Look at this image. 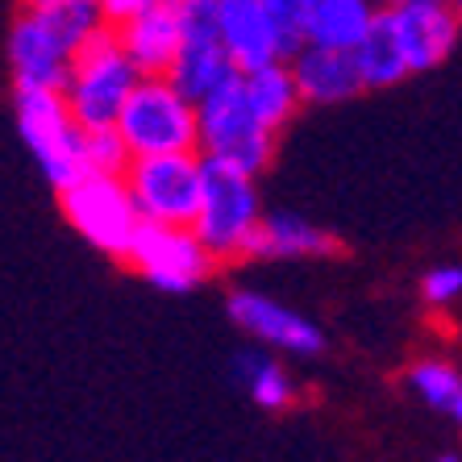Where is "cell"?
<instances>
[{
  "instance_id": "25",
  "label": "cell",
  "mask_w": 462,
  "mask_h": 462,
  "mask_svg": "<svg viewBox=\"0 0 462 462\" xmlns=\"http://www.w3.org/2000/svg\"><path fill=\"white\" fill-rule=\"evenodd\" d=\"M151 5L154 0H97V13L108 30H117V25H125L129 17H138V13L151 9Z\"/></svg>"
},
{
  "instance_id": "4",
  "label": "cell",
  "mask_w": 462,
  "mask_h": 462,
  "mask_svg": "<svg viewBox=\"0 0 462 462\" xmlns=\"http://www.w3.org/2000/svg\"><path fill=\"white\" fill-rule=\"evenodd\" d=\"M121 180L142 221L188 229L205 188V159L196 151L146 154V159H129Z\"/></svg>"
},
{
  "instance_id": "2",
  "label": "cell",
  "mask_w": 462,
  "mask_h": 462,
  "mask_svg": "<svg viewBox=\"0 0 462 462\" xmlns=\"http://www.w3.org/2000/svg\"><path fill=\"white\" fill-rule=\"evenodd\" d=\"M113 129L129 159L196 151V105L167 76H138Z\"/></svg>"
},
{
  "instance_id": "13",
  "label": "cell",
  "mask_w": 462,
  "mask_h": 462,
  "mask_svg": "<svg viewBox=\"0 0 462 462\" xmlns=\"http://www.w3.org/2000/svg\"><path fill=\"white\" fill-rule=\"evenodd\" d=\"M283 63L291 71V84H296L300 105H342V100H355L363 92L350 51H329V46L300 42Z\"/></svg>"
},
{
  "instance_id": "15",
  "label": "cell",
  "mask_w": 462,
  "mask_h": 462,
  "mask_svg": "<svg viewBox=\"0 0 462 462\" xmlns=\"http://www.w3.org/2000/svg\"><path fill=\"white\" fill-rule=\"evenodd\" d=\"M9 63H13V79H17V84L63 88L71 54L54 42V33L42 25L38 13L25 9L9 33Z\"/></svg>"
},
{
  "instance_id": "17",
  "label": "cell",
  "mask_w": 462,
  "mask_h": 462,
  "mask_svg": "<svg viewBox=\"0 0 462 462\" xmlns=\"http://www.w3.org/2000/svg\"><path fill=\"white\" fill-rule=\"evenodd\" d=\"M350 59H355V71H358V84L363 88H392L412 76L387 9H375V17H371L363 38H358V46L350 51Z\"/></svg>"
},
{
  "instance_id": "9",
  "label": "cell",
  "mask_w": 462,
  "mask_h": 462,
  "mask_svg": "<svg viewBox=\"0 0 462 462\" xmlns=\"http://www.w3.org/2000/svg\"><path fill=\"white\" fill-rule=\"evenodd\" d=\"M125 263L138 267L159 291H192L196 283H205L213 258L205 254V246L192 237V229H171V226H151L142 221L134 242L125 250Z\"/></svg>"
},
{
  "instance_id": "23",
  "label": "cell",
  "mask_w": 462,
  "mask_h": 462,
  "mask_svg": "<svg viewBox=\"0 0 462 462\" xmlns=\"http://www.w3.org/2000/svg\"><path fill=\"white\" fill-rule=\"evenodd\" d=\"M79 159H84V171H100V175H121L129 162V151L121 146L117 129H84V142H79Z\"/></svg>"
},
{
  "instance_id": "10",
  "label": "cell",
  "mask_w": 462,
  "mask_h": 462,
  "mask_svg": "<svg viewBox=\"0 0 462 462\" xmlns=\"http://www.w3.org/2000/svg\"><path fill=\"white\" fill-rule=\"evenodd\" d=\"M213 25L229 67L242 76L288 59L283 38L263 9V0H213Z\"/></svg>"
},
{
  "instance_id": "5",
  "label": "cell",
  "mask_w": 462,
  "mask_h": 462,
  "mask_svg": "<svg viewBox=\"0 0 462 462\" xmlns=\"http://www.w3.org/2000/svg\"><path fill=\"white\" fill-rule=\"evenodd\" d=\"M263 205H258L254 180L237 175L229 167L205 162V188H200V205L192 217V237L205 246L208 258H242L246 242L254 234Z\"/></svg>"
},
{
  "instance_id": "16",
  "label": "cell",
  "mask_w": 462,
  "mask_h": 462,
  "mask_svg": "<svg viewBox=\"0 0 462 462\" xmlns=\"http://www.w3.org/2000/svg\"><path fill=\"white\" fill-rule=\"evenodd\" d=\"M334 250V237L296 213H263L246 242V258H321Z\"/></svg>"
},
{
  "instance_id": "22",
  "label": "cell",
  "mask_w": 462,
  "mask_h": 462,
  "mask_svg": "<svg viewBox=\"0 0 462 462\" xmlns=\"http://www.w3.org/2000/svg\"><path fill=\"white\" fill-rule=\"evenodd\" d=\"M409 383L433 412H441V417H450V420L462 417V375L454 371V363L425 358V363L412 366Z\"/></svg>"
},
{
  "instance_id": "8",
  "label": "cell",
  "mask_w": 462,
  "mask_h": 462,
  "mask_svg": "<svg viewBox=\"0 0 462 462\" xmlns=\"http://www.w3.org/2000/svg\"><path fill=\"white\" fill-rule=\"evenodd\" d=\"M175 13H180V46L167 67V79L196 105L226 76H234V67L217 42L213 0H175Z\"/></svg>"
},
{
  "instance_id": "7",
  "label": "cell",
  "mask_w": 462,
  "mask_h": 462,
  "mask_svg": "<svg viewBox=\"0 0 462 462\" xmlns=\"http://www.w3.org/2000/svg\"><path fill=\"white\" fill-rule=\"evenodd\" d=\"M59 196H63L67 221L76 226V234H84L88 246L105 250L113 258H125L129 242H134V234L142 226V217L134 208V200H129L121 175L84 171L79 180L59 188Z\"/></svg>"
},
{
  "instance_id": "28",
  "label": "cell",
  "mask_w": 462,
  "mask_h": 462,
  "mask_svg": "<svg viewBox=\"0 0 462 462\" xmlns=\"http://www.w3.org/2000/svg\"><path fill=\"white\" fill-rule=\"evenodd\" d=\"M438 462H458V454H441V458Z\"/></svg>"
},
{
  "instance_id": "27",
  "label": "cell",
  "mask_w": 462,
  "mask_h": 462,
  "mask_svg": "<svg viewBox=\"0 0 462 462\" xmlns=\"http://www.w3.org/2000/svg\"><path fill=\"white\" fill-rule=\"evenodd\" d=\"M25 5H30V9H42V5H51V0H25Z\"/></svg>"
},
{
  "instance_id": "3",
  "label": "cell",
  "mask_w": 462,
  "mask_h": 462,
  "mask_svg": "<svg viewBox=\"0 0 462 462\" xmlns=\"http://www.w3.org/2000/svg\"><path fill=\"white\" fill-rule=\"evenodd\" d=\"M134 84H138V71H134V63L121 54L113 30L105 25V30H97L71 54L67 79L59 92H63V100L79 129H108L117 121V113Z\"/></svg>"
},
{
  "instance_id": "18",
  "label": "cell",
  "mask_w": 462,
  "mask_h": 462,
  "mask_svg": "<svg viewBox=\"0 0 462 462\" xmlns=\"http://www.w3.org/2000/svg\"><path fill=\"white\" fill-rule=\"evenodd\" d=\"M371 17H375L371 0H309L300 38L312 46H329V51H355Z\"/></svg>"
},
{
  "instance_id": "26",
  "label": "cell",
  "mask_w": 462,
  "mask_h": 462,
  "mask_svg": "<svg viewBox=\"0 0 462 462\" xmlns=\"http://www.w3.org/2000/svg\"><path fill=\"white\" fill-rule=\"evenodd\" d=\"M375 9H400V5H454V0H371Z\"/></svg>"
},
{
  "instance_id": "19",
  "label": "cell",
  "mask_w": 462,
  "mask_h": 462,
  "mask_svg": "<svg viewBox=\"0 0 462 462\" xmlns=\"http://www.w3.org/2000/svg\"><path fill=\"white\" fill-rule=\"evenodd\" d=\"M242 88H246L250 113H254L258 125L271 129V134H280V129L296 117V108H300V97H296L288 63H271V67H258V71H246Z\"/></svg>"
},
{
  "instance_id": "12",
  "label": "cell",
  "mask_w": 462,
  "mask_h": 462,
  "mask_svg": "<svg viewBox=\"0 0 462 462\" xmlns=\"http://www.w3.org/2000/svg\"><path fill=\"white\" fill-rule=\"evenodd\" d=\"M392 13L400 51L409 59V71H433L450 59L458 42V5H400Z\"/></svg>"
},
{
  "instance_id": "14",
  "label": "cell",
  "mask_w": 462,
  "mask_h": 462,
  "mask_svg": "<svg viewBox=\"0 0 462 462\" xmlns=\"http://www.w3.org/2000/svg\"><path fill=\"white\" fill-rule=\"evenodd\" d=\"M121 54H125L138 76H167V67L180 46V13L175 0H154L151 9H142L138 17H129L125 25L113 30Z\"/></svg>"
},
{
  "instance_id": "11",
  "label": "cell",
  "mask_w": 462,
  "mask_h": 462,
  "mask_svg": "<svg viewBox=\"0 0 462 462\" xmlns=\"http://www.w3.org/2000/svg\"><path fill=\"white\" fill-rule=\"evenodd\" d=\"M229 317H234L237 329H246L263 346H275V350H288V355H317L325 346L321 329L309 317L291 312L288 304L271 300L263 291H234L229 296Z\"/></svg>"
},
{
  "instance_id": "1",
  "label": "cell",
  "mask_w": 462,
  "mask_h": 462,
  "mask_svg": "<svg viewBox=\"0 0 462 462\" xmlns=\"http://www.w3.org/2000/svg\"><path fill=\"white\" fill-rule=\"evenodd\" d=\"M196 151L205 162L229 167L250 180L271 162L275 134L258 125V117L250 113L242 71L226 76L208 97L196 100Z\"/></svg>"
},
{
  "instance_id": "20",
  "label": "cell",
  "mask_w": 462,
  "mask_h": 462,
  "mask_svg": "<svg viewBox=\"0 0 462 462\" xmlns=\"http://www.w3.org/2000/svg\"><path fill=\"white\" fill-rule=\"evenodd\" d=\"M237 383L246 387V396L254 400L258 409L280 412L296 400V387H291L288 371L271 355H242L237 358Z\"/></svg>"
},
{
  "instance_id": "6",
  "label": "cell",
  "mask_w": 462,
  "mask_h": 462,
  "mask_svg": "<svg viewBox=\"0 0 462 462\" xmlns=\"http://www.w3.org/2000/svg\"><path fill=\"white\" fill-rule=\"evenodd\" d=\"M17 129H22L33 162L42 167V175L54 188H67L84 175V159H79L84 129L76 125L59 88L17 84Z\"/></svg>"
},
{
  "instance_id": "21",
  "label": "cell",
  "mask_w": 462,
  "mask_h": 462,
  "mask_svg": "<svg viewBox=\"0 0 462 462\" xmlns=\"http://www.w3.org/2000/svg\"><path fill=\"white\" fill-rule=\"evenodd\" d=\"M42 17V25L54 33V42L63 46L67 54H76L79 46L92 38L97 30H105L97 13V0H51L42 9H33Z\"/></svg>"
},
{
  "instance_id": "29",
  "label": "cell",
  "mask_w": 462,
  "mask_h": 462,
  "mask_svg": "<svg viewBox=\"0 0 462 462\" xmlns=\"http://www.w3.org/2000/svg\"><path fill=\"white\" fill-rule=\"evenodd\" d=\"M304 5H309V0H304Z\"/></svg>"
},
{
  "instance_id": "24",
  "label": "cell",
  "mask_w": 462,
  "mask_h": 462,
  "mask_svg": "<svg viewBox=\"0 0 462 462\" xmlns=\"http://www.w3.org/2000/svg\"><path fill=\"white\" fill-rule=\"evenodd\" d=\"M420 296L433 304V309H446L462 296V271L458 267H433L425 280H420Z\"/></svg>"
}]
</instances>
